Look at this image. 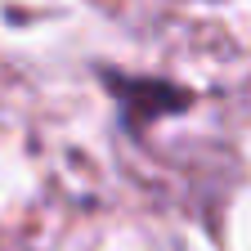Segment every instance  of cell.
Listing matches in <instances>:
<instances>
[]
</instances>
